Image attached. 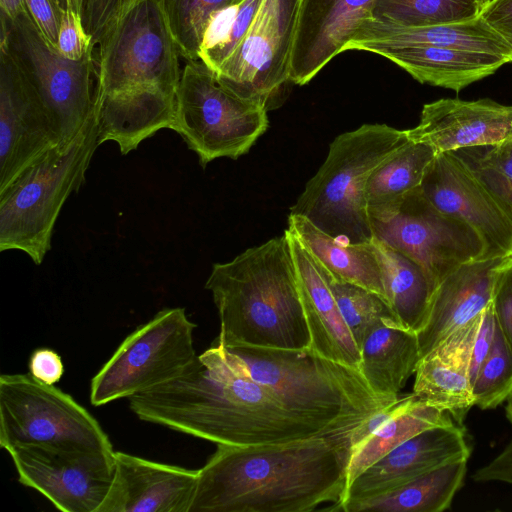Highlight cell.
<instances>
[{"mask_svg": "<svg viewBox=\"0 0 512 512\" xmlns=\"http://www.w3.org/2000/svg\"><path fill=\"white\" fill-rule=\"evenodd\" d=\"M128 399L139 419L217 445H264L345 432L294 412L214 345L178 377Z\"/></svg>", "mask_w": 512, "mask_h": 512, "instance_id": "6da1fadb", "label": "cell"}, {"mask_svg": "<svg viewBox=\"0 0 512 512\" xmlns=\"http://www.w3.org/2000/svg\"><path fill=\"white\" fill-rule=\"evenodd\" d=\"M24 5L48 45L56 50L62 10L53 0H23Z\"/></svg>", "mask_w": 512, "mask_h": 512, "instance_id": "b9f144b4", "label": "cell"}, {"mask_svg": "<svg viewBox=\"0 0 512 512\" xmlns=\"http://www.w3.org/2000/svg\"><path fill=\"white\" fill-rule=\"evenodd\" d=\"M316 264L358 346L366 331L378 322L400 326L388 301L382 295L346 281L319 263Z\"/></svg>", "mask_w": 512, "mask_h": 512, "instance_id": "836d02e7", "label": "cell"}, {"mask_svg": "<svg viewBox=\"0 0 512 512\" xmlns=\"http://www.w3.org/2000/svg\"><path fill=\"white\" fill-rule=\"evenodd\" d=\"M476 482L500 481L512 484V440L492 461L472 475Z\"/></svg>", "mask_w": 512, "mask_h": 512, "instance_id": "7dc6e473", "label": "cell"}, {"mask_svg": "<svg viewBox=\"0 0 512 512\" xmlns=\"http://www.w3.org/2000/svg\"><path fill=\"white\" fill-rule=\"evenodd\" d=\"M95 48L91 37L86 33L81 15L68 8L62 12L58 52L64 57L78 60Z\"/></svg>", "mask_w": 512, "mask_h": 512, "instance_id": "f35d334b", "label": "cell"}, {"mask_svg": "<svg viewBox=\"0 0 512 512\" xmlns=\"http://www.w3.org/2000/svg\"><path fill=\"white\" fill-rule=\"evenodd\" d=\"M350 430L264 445H217L198 470L189 512H310L322 504L341 511Z\"/></svg>", "mask_w": 512, "mask_h": 512, "instance_id": "7a4b0ae2", "label": "cell"}, {"mask_svg": "<svg viewBox=\"0 0 512 512\" xmlns=\"http://www.w3.org/2000/svg\"><path fill=\"white\" fill-rule=\"evenodd\" d=\"M205 288L218 311L213 345L277 349L309 347L310 334L286 234L215 263Z\"/></svg>", "mask_w": 512, "mask_h": 512, "instance_id": "3957f363", "label": "cell"}, {"mask_svg": "<svg viewBox=\"0 0 512 512\" xmlns=\"http://www.w3.org/2000/svg\"><path fill=\"white\" fill-rule=\"evenodd\" d=\"M491 303L496 324L512 352V256L497 273Z\"/></svg>", "mask_w": 512, "mask_h": 512, "instance_id": "ab89813d", "label": "cell"}, {"mask_svg": "<svg viewBox=\"0 0 512 512\" xmlns=\"http://www.w3.org/2000/svg\"><path fill=\"white\" fill-rule=\"evenodd\" d=\"M454 422L447 412L425 403L413 393L399 397L391 415L368 437L351 448L348 486L366 468L406 440L426 429Z\"/></svg>", "mask_w": 512, "mask_h": 512, "instance_id": "f1b7e54d", "label": "cell"}, {"mask_svg": "<svg viewBox=\"0 0 512 512\" xmlns=\"http://www.w3.org/2000/svg\"><path fill=\"white\" fill-rule=\"evenodd\" d=\"M267 107L226 87L202 61H187L177 90L173 130L205 168L246 154L268 128Z\"/></svg>", "mask_w": 512, "mask_h": 512, "instance_id": "52a82bcc", "label": "cell"}, {"mask_svg": "<svg viewBox=\"0 0 512 512\" xmlns=\"http://www.w3.org/2000/svg\"><path fill=\"white\" fill-rule=\"evenodd\" d=\"M506 417L509 422L512 424V394L507 399V404L505 408Z\"/></svg>", "mask_w": 512, "mask_h": 512, "instance_id": "f907efd6", "label": "cell"}, {"mask_svg": "<svg viewBox=\"0 0 512 512\" xmlns=\"http://www.w3.org/2000/svg\"><path fill=\"white\" fill-rule=\"evenodd\" d=\"M24 9L23 0H0V12L11 19L16 18Z\"/></svg>", "mask_w": 512, "mask_h": 512, "instance_id": "c3c4849f", "label": "cell"}, {"mask_svg": "<svg viewBox=\"0 0 512 512\" xmlns=\"http://www.w3.org/2000/svg\"><path fill=\"white\" fill-rule=\"evenodd\" d=\"M376 0H301L289 80L310 82L346 51L360 24L372 17Z\"/></svg>", "mask_w": 512, "mask_h": 512, "instance_id": "d6986e66", "label": "cell"}, {"mask_svg": "<svg viewBox=\"0 0 512 512\" xmlns=\"http://www.w3.org/2000/svg\"><path fill=\"white\" fill-rule=\"evenodd\" d=\"M96 96L154 85L176 92L179 48L164 0H138L104 32L96 44Z\"/></svg>", "mask_w": 512, "mask_h": 512, "instance_id": "9c48e42d", "label": "cell"}, {"mask_svg": "<svg viewBox=\"0 0 512 512\" xmlns=\"http://www.w3.org/2000/svg\"><path fill=\"white\" fill-rule=\"evenodd\" d=\"M381 266L385 297L401 327L419 332L429 312L434 288L422 267L373 237Z\"/></svg>", "mask_w": 512, "mask_h": 512, "instance_id": "f546056e", "label": "cell"}, {"mask_svg": "<svg viewBox=\"0 0 512 512\" xmlns=\"http://www.w3.org/2000/svg\"><path fill=\"white\" fill-rule=\"evenodd\" d=\"M19 482L64 512H96L113 481L115 452L87 447L19 445L7 451Z\"/></svg>", "mask_w": 512, "mask_h": 512, "instance_id": "5bb4252c", "label": "cell"}, {"mask_svg": "<svg viewBox=\"0 0 512 512\" xmlns=\"http://www.w3.org/2000/svg\"><path fill=\"white\" fill-rule=\"evenodd\" d=\"M490 1H492V0H485L486 3L490 2Z\"/></svg>", "mask_w": 512, "mask_h": 512, "instance_id": "f5cc1de1", "label": "cell"}, {"mask_svg": "<svg viewBox=\"0 0 512 512\" xmlns=\"http://www.w3.org/2000/svg\"><path fill=\"white\" fill-rule=\"evenodd\" d=\"M485 0H376L372 18L407 27L468 21L480 16Z\"/></svg>", "mask_w": 512, "mask_h": 512, "instance_id": "d6a6232c", "label": "cell"}, {"mask_svg": "<svg viewBox=\"0 0 512 512\" xmlns=\"http://www.w3.org/2000/svg\"><path fill=\"white\" fill-rule=\"evenodd\" d=\"M0 49L5 50L52 116L61 143L72 141L93 115L95 48L72 60L52 49L25 9L14 19L0 12Z\"/></svg>", "mask_w": 512, "mask_h": 512, "instance_id": "ba28073f", "label": "cell"}, {"mask_svg": "<svg viewBox=\"0 0 512 512\" xmlns=\"http://www.w3.org/2000/svg\"><path fill=\"white\" fill-rule=\"evenodd\" d=\"M480 17L512 49V0H492L486 3Z\"/></svg>", "mask_w": 512, "mask_h": 512, "instance_id": "bcb514c9", "label": "cell"}, {"mask_svg": "<svg viewBox=\"0 0 512 512\" xmlns=\"http://www.w3.org/2000/svg\"><path fill=\"white\" fill-rule=\"evenodd\" d=\"M481 316V315H480ZM480 316L424 355L415 370L413 394L447 412L458 424L474 406L469 365Z\"/></svg>", "mask_w": 512, "mask_h": 512, "instance_id": "cb8c5ba5", "label": "cell"}, {"mask_svg": "<svg viewBox=\"0 0 512 512\" xmlns=\"http://www.w3.org/2000/svg\"><path fill=\"white\" fill-rule=\"evenodd\" d=\"M511 256L468 261L440 281L432 294L427 320L416 333L421 358L481 315L492 301L499 269Z\"/></svg>", "mask_w": 512, "mask_h": 512, "instance_id": "44dd1931", "label": "cell"}, {"mask_svg": "<svg viewBox=\"0 0 512 512\" xmlns=\"http://www.w3.org/2000/svg\"><path fill=\"white\" fill-rule=\"evenodd\" d=\"M366 51L389 59L420 83L456 92L510 62L501 56L424 44L375 45Z\"/></svg>", "mask_w": 512, "mask_h": 512, "instance_id": "484cf974", "label": "cell"}, {"mask_svg": "<svg viewBox=\"0 0 512 512\" xmlns=\"http://www.w3.org/2000/svg\"><path fill=\"white\" fill-rule=\"evenodd\" d=\"M436 154L431 146L409 140L370 176L365 189L367 209L398 200L419 188Z\"/></svg>", "mask_w": 512, "mask_h": 512, "instance_id": "1f68e13d", "label": "cell"}, {"mask_svg": "<svg viewBox=\"0 0 512 512\" xmlns=\"http://www.w3.org/2000/svg\"><path fill=\"white\" fill-rule=\"evenodd\" d=\"M359 349V371L370 389L379 398L397 400L421 359L417 334L378 322L366 331Z\"/></svg>", "mask_w": 512, "mask_h": 512, "instance_id": "4316f807", "label": "cell"}, {"mask_svg": "<svg viewBox=\"0 0 512 512\" xmlns=\"http://www.w3.org/2000/svg\"><path fill=\"white\" fill-rule=\"evenodd\" d=\"M470 454L463 424L454 422L426 429L360 473L349 484L341 511L352 503L380 496L442 466L467 461Z\"/></svg>", "mask_w": 512, "mask_h": 512, "instance_id": "e0dca14e", "label": "cell"}, {"mask_svg": "<svg viewBox=\"0 0 512 512\" xmlns=\"http://www.w3.org/2000/svg\"><path fill=\"white\" fill-rule=\"evenodd\" d=\"M454 152L467 161L494 170L512 180V141L497 146L467 148Z\"/></svg>", "mask_w": 512, "mask_h": 512, "instance_id": "60d3db41", "label": "cell"}, {"mask_svg": "<svg viewBox=\"0 0 512 512\" xmlns=\"http://www.w3.org/2000/svg\"><path fill=\"white\" fill-rule=\"evenodd\" d=\"M87 447L114 453L99 422L69 394L28 374L0 376V446Z\"/></svg>", "mask_w": 512, "mask_h": 512, "instance_id": "7c38bea8", "label": "cell"}, {"mask_svg": "<svg viewBox=\"0 0 512 512\" xmlns=\"http://www.w3.org/2000/svg\"><path fill=\"white\" fill-rule=\"evenodd\" d=\"M99 146L94 111L72 141L49 150L0 192L1 252L19 250L36 265L43 262L60 211L85 182Z\"/></svg>", "mask_w": 512, "mask_h": 512, "instance_id": "8992f818", "label": "cell"}, {"mask_svg": "<svg viewBox=\"0 0 512 512\" xmlns=\"http://www.w3.org/2000/svg\"><path fill=\"white\" fill-rule=\"evenodd\" d=\"M299 294L310 334L309 348L319 355L359 370L360 349L316 262L288 230Z\"/></svg>", "mask_w": 512, "mask_h": 512, "instance_id": "7402d4cb", "label": "cell"}, {"mask_svg": "<svg viewBox=\"0 0 512 512\" xmlns=\"http://www.w3.org/2000/svg\"><path fill=\"white\" fill-rule=\"evenodd\" d=\"M467 461L437 468L380 496L352 503L344 512H441L462 487Z\"/></svg>", "mask_w": 512, "mask_h": 512, "instance_id": "4dcf8cb0", "label": "cell"}, {"mask_svg": "<svg viewBox=\"0 0 512 512\" xmlns=\"http://www.w3.org/2000/svg\"><path fill=\"white\" fill-rule=\"evenodd\" d=\"M99 145L115 142L122 155L161 129L174 128L177 93L154 85L95 98Z\"/></svg>", "mask_w": 512, "mask_h": 512, "instance_id": "603a6c76", "label": "cell"}, {"mask_svg": "<svg viewBox=\"0 0 512 512\" xmlns=\"http://www.w3.org/2000/svg\"><path fill=\"white\" fill-rule=\"evenodd\" d=\"M217 347L229 362L294 412L344 431L396 401L379 398L358 369L329 360L309 347Z\"/></svg>", "mask_w": 512, "mask_h": 512, "instance_id": "277c9868", "label": "cell"}, {"mask_svg": "<svg viewBox=\"0 0 512 512\" xmlns=\"http://www.w3.org/2000/svg\"><path fill=\"white\" fill-rule=\"evenodd\" d=\"M496 326L497 325L492 303H490L481 313L480 321L472 345L469 365L471 386L480 365L485 360L492 348L496 334Z\"/></svg>", "mask_w": 512, "mask_h": 512, "instance_id": "7bdbcfd3", "label": "cell"}, {"mask_svg": "<svg viewBox=\"0 0 512 512\" xmlns=\"http://www.w3.org/2000/svg\"><path fill=\"white\" fill-rule=\"evenodd\" d=\"M69 8L75 11L77 14L82 15L83 5L85 0H68ZM82 17V16H81Z\"/></svg>", "mask_w": 512, "mask_h": 512, "instance_id": "681fc988", "label": "cell"}, {"mask_svg": "<svg viewBox=\"0 0 512 512\" xmlns=\"http://www.w3.org/2000/svg\"><path fill=\"white\" fill-rule=\"evenodd\" d=\"M239 0H164L168 22L187 61H199V52L211 18Z\"/></svg>", "mask_w": 512, "mask_h": 512, "instance_id": "d590c367", "label": "cell"}, {"mask_svg": "<svg viewBox=\"0 0 512 512\" xmlns=\"http://www.w3.org/2000/svg\"><path fill=\"white\" fill-rule=\"evenodd\" d=\"M367 210L373 237L419 264L434 290L461 264L486 259L477 233L436 208L420 187Z\"/></svg>", "mask_w": 512, "mask_h": 512, "instance_id": "8fae6325", "label": "cell"}, {"mask_svg": "<svg viewBox=\"0 0 512 512\" xmlns=\"http://www.w3.org/2000/svg\"><path fill=\"white\" fill-rule=\"evenodd\" d=\"M55 4L58 6V8L62 11L69 8V1L68 0H53Z\"/></svg>", "mask_w": 512, "mask_h": 512, "instance_id": "816d5d0a", "label": "cell"}, {"mask_svg": "<svg viewBox=\"0 0 512 512\" xmlns=\"http://www.w3.org/2000/svg\"><path fill=\"white\" fill-rule=\"evenodd\" d=\"M29 374L45 384L54 385L63 376L64 365L60 355L50 348H39L30 356Z\"/></svg>", "mask_w": 512, "mask_h": 512, "instance_id": "ee69618b", "label": "cell"}, {"mask_svg": "<svg viewBox=\"0 0 512 512\" xmlns=\"http://www.w3.org/2000/svg\"><path fill=\"white\" fill-rule=\"evenodd\" d=\"M185 309L166 308L137 327L91 380L90 402L102 406L164 384L197 358Z\"/></svg>", "mask_w": 512, "mask_h": 512, "instance_id": "30bf717a", "label": "cell"}, {"mask_svg": "<svg viewBox=\"0 0 512 512\" xmlns=\"http://www.w3.org/2000/svg\"><path fill=\"white\" fill-rule=\"evenodd\" d=\"M409 140L406 130L386 124H363L340 134L290 213L305 217L343 244L372 242L367 182Z\"/></svg>", "mask_w": 512, "mask_h": 512, "instance_id": "5b68a950", "label": "cell"}, {"mask_svg": "<svg viewBox=\"0 0 512 512\" xmlns=\"http://www.w3.org/2000/svg\"><path fill=\"white\" fill-rule=\"evenodd\" d=\"M138 0H85L82 22L86 33L96 44L106 29Z\"/></svg>", "mask_w": 512, "mask_h": 512, "instance_id": "74e56055", "label": "cell"}, {"mask_svg": "<svg viewBox=\"0 0 512 512\" xmlns=\"http://www.w3.org/2000/svg\"><path fill=\"white\" fill-rule=\"evenodd\" d=\"M433 45L501 56L512 61V49L480 16L463 22L407 27L368 18L346 50L366 51L375 45Z\"/></svg>", "mask_w": 512, "mask_h": 512, "instance_id": "d4e9b609", "label": "cell"}, {"mask_svg": "<svg viewBox=\"0 0 512 512\" xmlns=\"http://www.w3.org/2000/svg\"><path fill=\"white\" fill-rule=\"evenodd\" d=\"M462 159L470 166L479 180L492 193L503 210L512 219V180L494 170L482 167L464 158Z\"/></svg>", "mask_w": 512, "mask_h": 512, "instance_id": "f6af8a7d", "label": "cell"}, {"mask_svg": "<svg viewBox=\"0 0 512 512\" xmlns=\"http://www.w3.org/2000/svg\"><path fill=\"white\" fill-rule=\"evenodd\" d=\"M420 189L436 208L477 233L485 258L512 255V219L457 153H437Z\"/></svg>", "mask_w": 512, "mask_h": 512, "instance_id": "9a60e30c", "label": "cell"}, {"mask_svg": "<svg viewBox=\"0 0 512 512\" xmlns=\"http://www.w3.org/2000/svg\"><path fill=\"white\" fill-rule=\"evenodd\" d=\"M60 143L49 111L8 53L0 49V192Z\"/></svg>", "mask_w": 512, "mask_h": 512, "instance_id": "2e32d148", "label": "cell"}, {"mask_svg": "<svg viewBox=\"0 0 512 512\" xmlns=\"http://www.w3.org/2000/svg\"><path fill=\"white\" fill-rule=\"evenodd\" d=\"M198 470L115 451L111 487L96 512H189Z\"/></svg>", "mask_w": 512, "mask_h": 512, "instance_id": "ffe728a7", "label": "cell"}, {"mask_svg": "<svg viewBox=\"0 0 512 512\" xmlns=\"http://www.w3.org/2000/svg\"><path fill=\"white\" fill-rule=\"evenodd\" d=\"M301 0H263L250 27L216 72L241 97L270 108L289 80L290 62Z\"/></svg>", "mask_w": 512, "mask_h": 512, "instance_id": "4fadbf2b", "label": "cell"}, {"mask_svg": "<svg viewBox=\"0 0 512 512\" xmlns=\"http://www.w3.org/2000/svg\"><path fill=\"white\" fill-rule=\"evenodd\" d=\"M263 0H239L218 11L210 20L199 59L215 73L246 35Z\"/></svg>", "mask_w": 512, "mask_h": 512, "instance_id": "e575fe53", "label": "cell"}, {"mask_svg": "<svg viewBox=\"0 0 512 512\" xmlns=\"http://www.w3.org/2000/svg\"><path fill=\"white\" fill-rule=\"evenodd\" d=\"M472 394L474 406L483 410L496 408L512 394V352L498 326L492 348L472 382Z\"/></svg>", "mask_w": 512, "mask_h": 512, "instance_id": "8d00e7d4", "label": "cell"}, {"mask_svg": "<svg viewBox=\"0 0 512 512\" xmlns=\"http://www.w3.org/2000/svg\"><path fill=\"white\" fill-rule=\"evenodd\" d=\"M406 131L437 153L497 146L512 141V105L443 98L425 104L417 126Z\"/></svg>", "mask_w": 512, "mask_h": 512, "instance_id": "ac0fdd59", "label": "cell"}, {"mask_svg": "<svg viewBox=\"0 0 512 512\" xmlns=\"http://www.w3.org/2000/svg\"><path fill=\"white\" fill-rule=\"evenodd\" d=\"M313 259L342 279L382 295L381 266L373 242L343 244L321 231L308 219L290 213L287 228Z\"/></svg>", "mask_w": 512, "mask_h": 512, "instance_id": "83f0119b", "label": "cell"}]
</instances>
